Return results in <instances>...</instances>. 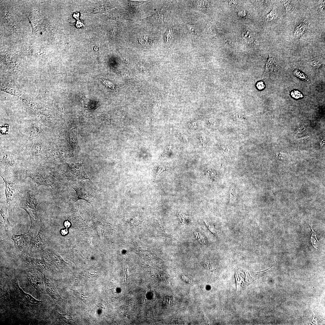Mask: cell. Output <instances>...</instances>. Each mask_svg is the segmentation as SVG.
<instances>
[{
    "label": "cell",
    "instance_id": "cell-1",
    "mask_svg": "<svg viewBox=\"0 0 325 325\" xmlns=\"http://www.w3.org/2000/svg\"><path fill=\"white\" fill-rule=\"evenodd\" d=\"M82 163L53 164L47 167L50 175L65 185L70 187L80 181L90 180Z\"/></svg>",
    "mask_w": 325,
    "mask_h": 325
},
{
    "label": "cell",
    "instance_id": "cell-2",
    "mask_svg": "<svg viewBox=\"0 0 325 325\" xmlns=\"http://www.w3.org/2000/svg\"><path fill=\"white\" fill-rule=\"evenodd\" d=\"M5 184V193L6 203L9 208L18 205L23 189V183L19 177L1 176Z\"/></svg>",
    "mask_w": 325,
    "mask_h": 325
},
{
    "label": "cell",
    "instance_id": "cell-3",
    "mask_svg": "<svg viewBox=\"0 0 325 325\" xmlns=\"http://www.w3.org/2000/svg\"><path fill=\"white\" fill-rule=\"evenodd\" d=\"M70 187L76 192L77 196L76 201L84 200L92 206L96 200L98 188L90 180L78 181Z\"/></svg>",
    "mask_w": 325,
    "mask_h": 325
},
{
    "label": "cell",
    "instance_id": "cell-4",
    "mask_svg": "<svg viewBox=\"0 0 325 325\" xmlns=\"http://www.w3.org/2000/svg\"><path fill=\"white\" fill-rule=\"evenodd\" d=\"M25 172L26 178H30L38 187L42 185L51 187L52 182L47 167L41 164H32L26 168Z\"/></svg>",
    "mask_w": 325,
    "mask_h": 325
},
{
    "label": "cell",
    "instance_id": "cell-5",
    "mask_svg": "<svg viewBox=\"0 0 325 325\" xmlns=\"http://www.w3.org/2000/svg\"><path fill=\"white\" fill-rule=\"evenodd\" d=\"M272 267L263 271L256 272L237 268L235 273L236 293H239L254 281L266 275Z\"/></svg>",
    "mask_w": 325,
    "mask_h": 325
},
{
    "label": "cell",
    "instance_id": "cell-6",
    "mask_svg": "<svg viewBox=\"0 0 325 325\" xmlns=\"http://www.w3.org/2000/svg\"><path fill=\"white\" fill-rule=\"evenodd\" d=\"M19 206L27 207L32 212L35 219H39L40 203L39 195L36 190L29 188L25 190L23 189Z\"/></svg>",
    "mask_w": 325,
    "mask_h": 325
},
{
    "label": "cell",
    "instance_id": "cell-7",
    "mask_svg": "<svg viewBox=\"0 0 325 325\" xmlns=\"http://www.w3.org/2000/svg\"><path fill=\"white\" fill-rule=\"evenodd\" d=\"M34 269L28 270L27 273L28 286L30 290L38 295H40L45 289L44 275Z\"/></svg>",
    "mask_w": 325,
    "mask_h": 325
},
{
    "label": "cell",
    "instance_id": "cell-8",
    "mask_svg": "<svg viewBox=\"0 0 325 325\" xmlns=\"http://www.w3.org/2000/svg\"><path fill=\"white\" fill-rule=\"evenodd\" d=\"M47 229L42 223L38 234L33 239L28 252L30 254L41 255L47 244L48 235Z\"/></svg>",
    "mask_w": 325,
    "mask_h": 325
},
{
    "label": "cell",
    "instance_id": "cell-9",
    "mask_svg": "<svg viewBox=\"0 0 325 325\" xmlns=\"http://www.w3.org/2000/svg\"><path fill=\"white\" fill-rule=\"evenodd\" d=\"M64 137L71 146L73 151L80 150L77 138V128L76 124L72 123L64 130Z\"/></svg>",
    "mask_w": 325,
    "mask_h": 325
},
{
    "label": "cell",
    "instance_id": "cell-10",
    "mask_svg": "<svg viewBox=\"0 0 325 325\" xmlns=\"http://www.w3.org/2000/svg\"><path fill=\"white\" fill-rule=\"evenodd\" d=\"M22 258L25 262L33 268L40 270L54 271L51 265L42 257L41 259L32 258L24 253L22 255Z\"/></svg>",
    "mask_w": 325,
    "mask_h": 325
},
{
    "label": "cell",
    "instance_id": "cell-11",
    "mask_svg": "<svg viewBox=\"0 0 325 325\" xmlns=\"http://www.w3.org/2000/svg\"><path fill=\"white\" fill-rule=\"evenodd\" d=\"M11 239L14 241L16 249L23 253H25V252H28L33 241L26 233L20 235L14 234L12 236Z\"/></svg>",
    "mask_w": 325,
    "mask_h": 325
},
{
    "label": "cell",
    "instance_id": "cell-12",
    "mask_svg": "<svg viewBox=\"0 0 325 325\" xmlns=\"http://www.w3.org/2000/svg\"><path fill=\"white\" fill-rule=\"evenodd\" d=\"M47 261L52 265L60 268H64L67 263L54 251L45 249L41 255Z\"/></svg>",
    "mask_w": 325,
    "mask_h": 325
},
{
    "label": "cell",
    "instance_id": "cell-13",
    "mask_svg": "<svg viewBox=\"0 0 325 325\" xmlns=\"http://www.w3.org/2000/svg\"><path fill=\"white\" fill-rule=\"evenodd\" d=\"M9 208L6 201L0 200V225L1 230L2 229L5 231L13 227V225L10 222L8 218V210Z\"/></svg>",
    "mask_w": 325,
    "mask_h": 325
},
{
    "label": "cell",
    "instance_id": "cell-14",
    "mask_svg": "<svg viewBox=\"0 0 325 325\" xmlns=\"http://www.w3.org/2000/svg\"><path fill=\"white\" fill-rule=\"evenodd\" d=\"M44 281L45 289L46 294L49 296L53 299L62 303V300L57 292L54 283L44 275Z\"/></svg>",
    "mask_w": 325,
    "mask_h": 325
},
{
    "label": "cell",
    "instance_id": "cell-15",
    "mask_svg": "<svg viewBox=\"0 0 325 325\" xmlns=\"http://www.w3.org/2000/svg\"><path fill=\"white\" fill-rule=\"evenodd\" d=\"M14 287L16 292L18 295V296L25 303L30 305L35 306L39 305L42 302V301L35 299L30 295L24 292L20 288L17 283L15 282Z\"/></svg>",
    "mask_w": 325,
    "mask_h": 325
},
{
    "label": "cell",
    "instance_id": "cell-16",
    "mask_svg": "<svg viewBox=\"0 0 325 325\" xmlns=\"http://www.w3.org/2000/svg\"><path fill=\"white\" fill-rule=\"evenodd\" d=\"M82 104L85 110L92 113L100 106V102L90 99L83 95Z\"/></svg>",
    "mask_w": 325,
    "mask_h": 325
},
{
    "label": "cell",
    "instance_id": "cell-17",
    "mask_svg": "<svg viewBox=\"0 0 325 325\" xmlns=\"http://www.w3.org/2000/svg\"><path fill=\"white\" fill-rule=\"evenodd\" d=\"M277 65V61L274 58L269 55L266 61L263 78H266L273 73L275 70Z\"/></svg>",
    "mask_w": 325,
    "mask_h": 325
},
{
    "label": "cell",
    "instance_id": "cell-18",
    "mask_svg": "<svg viewBox=\"0 0 325 325\" xmlns=\"http://www.w3.org/2000/svg\"><path fill=\"white\" fill-rule=\"evenodd\" d=\"M307 26V20L305 19L296 27L294 31V36L299 37L302 36L306 30Z\"/></svg>",
    "mask_w": 325,
    "mask_h": 325
},
{
    "label": "cell",
    "instance_id": "cell-19",
    "mask_svg": "<svg viewBox=\"0 0 325 325\" xmlns=\"http://www.w3.org/2000/svg\"><path fill=\"white\" fill-rule=\"evenodd\" d=\"M242 37L243 39L248 44H252L254 41V38L253 35L248 30H243L242 33Z\"/></svg>",
    "mask_w": 325,
    "mask_h": 325
},
{
    "label": "cell",
    "instance_id": "cell-20",
    "mask_svg": "<svg viewBox=\"0 0 325 325\" xmlns=\"http://www.w3.org/2000/svg\"><path fill=\"white\" fill-rule=\"evenodd\" d=\"M324 59L323 57L321 56H319L311 59L310 61V64L314 67L319 68L322 65Z\"/></svg>",
    "mask_w": 325,
    "mask_h": 325
},
{
    "label": "cell",
    "instance_id": "cell-21",
    "mask_svg": "<svg viewBox=\"0 0 325 325\" xmlns=\"http://www.w3.org/2000/svg\"><path fill=\"white\" fill-rule=\"evenodd\" d=\"M277 17V11L276 8H274L268 14L265 16L264 20L265 22H271L275 20Z\"/></svg>",
    "mask_w": 325,
    "mask_h": 325
},
{
    "label": "cell",
    "instance_id": "cell-22",
    "mask_svg": "<svg viewBox=\"0 0 325 325\" xmlns=\"http://www.w3.org/2000/svg\"><path fill=\"white\" fill-rule=\"evenodd\" d=\"M41 128L37 124H32L29 127V133L32 136H38L41 132Z\"/></svg>",
    "mask_w": 325,
    "mask_h": 325
},
{
    "label": "cell",
    "instance_id": "cell-23",
    "mask_svg": "<svg viewBox=\"0 0 325 325\" xmlns=\"http://www.w3.org/2000/svg\"><path fill=\"white\" fill-rule=\"evenodd\" d=\"M197 2V8L199 10L203 12L207 11L209 4V1H198Z\"/></svg>",
    "mask_w": 325,
    "mask_h": 325
},
{
    "label": "cell",
    "instance_id": "cell-24",
    "mask_svg": "<svg viewBox=\"0 0 325 325\" xmlns=\"http://www.w3.org/2000/svg\"><path fill=\"white\" fill-rule=\"evenodd\" d=\"M194 234L195 238L200 243L203 245L207 244V241L205 237L200 232L198 231H195Z\"/></svg>",
    "mask_w": 325,
    "mask_h": 325
},
{
    "label": "cell",
    "instance_id": "cell-25",
    "mask_svg": "<svg viewBox=\"0 0 325 325\" xmlns=\"http://www.w3.org/2000/svg\"><path fill=\"white\" fill-rule=\"evenodd\" d=\"M280 2L285 8L286 13L290 12L295 8L294 5L290 1L281 0Z\"/></svg>",
    "mask_w": 325,
    "mask_h": 325
},
{
    "label": "cell",
    "instance_id": "cell-26",
    "mask_svg": "<svg viewBox=\"0 0 325 325\" xmlns=\"http://www.w3.org/2000/svg\"><path fill=\"white\" fill-rule=\"evenodd\" d=\"M293 74L302 80L308 82L309 79L308 76L304 73L297 69H296L293 71Z\"/></svg>",
    "mask_w": 325,
    "mask_h": 325
},
{
    "label": "cell",
    "instance_id": "cell-27",
    "mask_svg": "<svg viewBox=\"0 0 325 325\" xmlns=\"http://www.w3.org/2000/svg\"><path fill=\"white\" fill-rule=\"evenodd\" d=\"M312 229L311 235V243L314 247L316 249H317V244L318 241L317 239L316 232L313 230L312 225H310Z\"/></svg>",
    "mask_w": 325,
    "mask_h": 325
},
{
    "label": "cell",
    "instance_id": "cell-28",
    "mask_svg": "<svg viewBox=\"0 0 325 325\" xmlns=\"http://www.w3.org/2000/svg\"><path fill=\"white\" fill-rule=\"evenodd\" d=\"M57 316L60 320L61 322L69 324L70 323V320L71 319L70 316L67 314H62L58 313Z\"/></svg>",
    "mask_w": 325,
    "mask_h": 325
},
{
    "label": "cell",
    "instance_id": "cell-29",
    "mask_svg": "<svg viewBox=\"0 0 325 325\" xmlns=\"http://www.w3.org/2000/svg\"><path fill=\"white\" fill-rule=\"evenodd\" d=\"M208 228L209 231L212 233L214 234H217L219 233V231L218 230L215 226L210 223L209 222L204 221Z\"/></svg>",
    "mask_w": 325,
    "mask_h": 325
},
{
    "label": "cell",
    "instance_id": "cell-30",
    "mask_svg": "<svg viewBox=\"0 0 325 325\" xmlns=\"http://www.w3.org/2000/svg\"><path fill=\"white\" fill-rule=\"evenodd\" d=\"M141 222L139 216L133 218L129 223V226L132 228L135 227L140 224Z\"/></svg>",
    "mask_w": 325,
    "mask_h": 325
},
{
    "label": "cell",
    "instance_id": "cell-31",
    "mask_svg": "<svg viewBox=\"0 0 325 325\" xmlns=\"http://www.w3.org/2000/svg\"><path fill=\"white\" fill-rule=\"evenodd\" d=\"M291 95L292 97L296 99L302 98L303 97H307L303 95L301 92L298 90L292 91L291 93Z\"/></svg>",
    "mask_w": 325,
    "mask_h": 325
},
{
    "label": "cell",
    "instance_id": "cell-32",
    "mask_svg": "<svg viewBox=\"0 0 325 325\" xmlns=\"http://www.w3.org/2000/svg\"><path fill=\"white\" fill-rule=\"evenodd\" d=\"M220 149L224 155L228 156L230 153L231 149L229 146L221 145L220 146Z\"/></svg>",
    "mask_w": 325,
    "mask_h": 325
},
{
    "label": "cell",
    "instance_id": "cell-33",
    "mask_svg": "<svg viewBox=\"0 0 325 325\" xmlns=\"http://www.w3.org/2000/svg\"><path fill=\"white\" fill-rule=\"evenodd\" d=\"M207 32L208 34L212 36H215L217 34L216 29L213 25H210L208 26L207 28Z\"/></svg>",
    "mask_w": 325,
    "mask_h": 325
},
{
    "label": "cell",
    "instance_id": "cell-34",
    "mask_svg": "<svg viewBox=\"0 0 325 325\" xmlns=\"http://www.w3.org/2000/svg\"><path fill=\"white\" fill-rule=\"evenodd\" d=\"M178 134L179 135L181 140L183 142L185 143H186L188 142V137L186 135L181 132H178Z\"/></svg>",
    "mask_w": 325,
    "mask_h": 325
},
{
    "label": "cell",
    "instance_id": "cell-35",
    "mask_svg": "<svg viewBox=\"0 0 325 325\" xmlns=\"http://www.w3.org/2000/svg\"><path fill=\"white\" fill-rule=\"evenodd\" d=\"M166 42H167L168 41H169L171 38L173 36V33L171 29L170 28L169 29L167 33L166 34Z\"/></svg>",
    "mask_w": 325,
    "mask_h": 325
},
{
    "label": "cell",
    "instance_id": "cell-36",
    "mask_svg": "<svg viewBox=\"0 0 325 325\" xmlns=\"http://www.w3.org/2000/svg\"><path fill=\"white\" fill-rule=\"evenodd\" d=\"M208 125L211 128H215L216 125V122L215 119H209L207 121Z\"/></svg>",
    "mask_w": 325,
    "mask_h": 325
},
{
    "label": "cell",
    "instance_id": "cell-37",
    "mask_svg": "<svg viewBox=\"0 0 325 325\" xmlns=\"http://www.w3.org/2000/svg\"><path fill=\"white\" fill-rule=\"evenodd\" d=\"M256 86L258 89L261 90L264 88L265 85L263 82L260 81L257 83Z\"/></svg>",
    "mask_w": 325,
    "mask_h": 325
},
{
    "label": "cell",
    "instance_id": "cell-38",
    "mask_svg": "<svg viewBox=\"0 0 325 325\" xmlns=\"http://www.w3.org/2000/svg\"><path fill=\"white\" fill-rule=\"evenodd\" d=\"M187 27L189 30L190 32H193L194 33H196V29L195 27L192 25H188Z\"/></svg>",
    "mask_w": 325,
    "mask_h": 325
},
{
    "label": "cell",
    "instance_id": "cell-39",
    "mask_svg": "<svg viewBox=\"0 0 325 325\" xmlns=\"http://www.w3.org/2000/svg\"><path fill=\"white\" fill-rule=\"evenodd\" d=\"M228 2L229 5L231 7L236 6L238 4L237 1H229Z\"/></svg>",
    "mask_w": 325,
    "mask_h": 325
},
{
    "label": "cell",
    "instance_id": "cell-40",
    "mask_svg": "<svg viewBox=\"0 0 325 325\" xmlns=\"http://www.w3.org/2000/svg\"><path fill=\"white\" fill-rule=\"evenodd\" d=\"M64 225L66 228L67 229V228H69L71 225V223L69 221L67 220L64 222Z\"/></svg>",
    "mask_w": 325,
    "mask_h": 325
},
{
    "label": "cell",
    "instance_id": "cell-41",
    "mask_svg": "<svg viewBox=\"0 0 325 325\" xmlns=\"http://www.w3.org/2000/svg\"><path fill=\"white\" fill-rule=\"evenodd\" d=\"M67 229H62L60 231V233L62 235H65L68 233Z\"/></svg>",
    "mask_w": 325,
    "mask_h": 325
},
{
    "label": "cell",
    "instance_id": "cell-42",
    "mask_svg": "<svg viewBox=\"0 0 325 325\" xmlns=\"http://www.w3.org/2000/svg\"><path fill=\"white\" fill-rule=\"evenodd\" d=\"M189 126L190 128H196L197 127V124L195 122L191 123H190V124H189Z\"/></svg>",
    "mask_w": 325,
    "mask_h": 325
},
{
    "label": "cell",
    "instance_id": "cell-43",
    "mask_svg": "<svg viewBox=\"0 0 325 325\" xmlns=\"http://www.w3.org/2000/svg\"><path fill=\"white\" fill-rule=\"evenodd\" d=\"M319 8L321 10H324L325 8V1H323L319 5Z\"/></svg>",
    "mask_w": 325,
    "mask_h": 325
},
{
    "label": "cell",
    "instance_id": "cell-44",
    "mask_svg": "<svg viewBox=\"0 0 325 325\" xmlns=\"http://www.w3.org/2000/svg\"><path fill=\"white\" fill-rule=\"evenodd\" d=\"M203 141H202V144L203 147H205L206 146V139L204 137H202Z\"/></svg>",
    "mask_w": 325,
    "mask_h": 325
},
{
    "label": "cell",
    "instance_id": "cell-45",
    "mask_svg": "<svg viewBox=\"0 0 325 325\" xmlns=\"http://www.w3.org/2000/svg\"><path fill=\"white\" fill-rule=\"evenodd\" d=\"M246 12L245 11H242L239 12V15L241 17L244 16L246 15Z\"/></svg>",
    "mask_w": 325,
    "mask_h": 325
}]
</instances>
